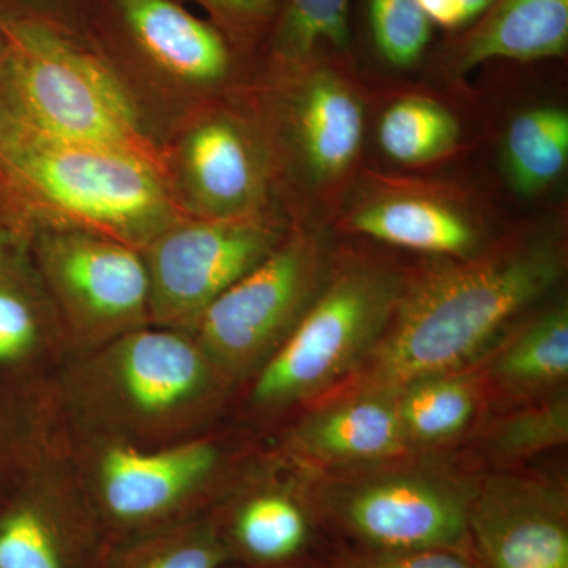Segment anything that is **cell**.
Masks as SVG:
<instances>
[{
  "instance_id": "6da1fadb",
  "label": "cell",
  "mask_w": 568,
  "mask_h": 568,
  "mask_svg": "<svg viewBox=\"0 0 568 568\" xmlns=\"http://www.w3.org/2000/svg\"><path fill=\"white\" fill-rule=\"evenodd\" d=\"M564 268L562 239L532 234L406 276L358 390L395 394L414 381L462 373L559 283Z\"/></svg>"
},
{
  "instance_id": "7a4b0ae2",
  "label": "cell",
  "mask_w": 568,
  "mask_h": 568,
  "mask_svg": "<svg viewBox=\"0 0 568 568\" xmlns=\"http://www.w3.org/2000/svg\"><path fill=\"white\" fill-rule=\"evenodd\" d=\"M0 201L54 227L110 235L140 250L183 219L159 168L133 153L44 132L3 93Z\"/></svg>"
},
{
  "instance_id": "3957f363",
  "label": "cell",
  "mask_w": 568,
  "mask_h": 568,
  "mask_svg": "<svg viewBox=\"0 0 568 568\" xmlns=\"http://www.w3.org/2000/svg\"><path fill=\"white\" fill-rule=\"evenodd\" d=\"M6 99L44 132L133 153L168 174L114 63L88 40L0 17Z\"/></svg>"
},
{
  "instance_id": "277c9868",
  "label": "cell",
  "mask_w": 568,
  "mask_h": 568,
  "mask_svg": "<svg viewBox=\"0 0 568 568\" xmlns=\"http://www.w3.org/2000/svg\"><path fill=\"white\" fill-rule=\"evenodd\" d=\"M405 280L398 268L372 261L332 267L286 342L256 373L253 405L282 409L361 369L386 334Z\"/></svg>"
},
{
  "instance_id": "5b68a950",
  "label": "cell",
  "mask_w": 568,
  "mask_h": 568,
  "mask_svg": "<svg viewBox=\"0 0 568 568\" xmlns=\"http://www.w3.org/2000/svg\"><path fill=\"white\" fill-rule=\"evenodd\" d=\"M323 234L295 231L224 291L193 324V338L223 379L256 375L286 342L331 274Z\"/></svg>"
},
{
  "instance_id": "8992f818",
  "label": "cell",
  "mask_w": 568,
  "mask_h": 568,
  "mask_svg": "<svg viewBox=\"0 0 568 568\" xmlns=\"http://www.w3.org/2000/svg\"><path fill=\"white\" fill-rule=\"evenodd\" d=\"M283 241L280 227L263 213L183 216L141 250L151 283V320L162 327L192 328L213 301Z\"/></svg>"
},
{
  "instance_id": "52a82bcc",
  "label": "cell",
  "mask_w": 568,
  "mask_h": 568,
  "mask_svg": "<svg viewBox=\"0 0 568 568\" xmlns=\"http://www.w3.org/2000/svg\"><path fill=\"white\" fill-rule=\"evenodd\" d=\"M474 489L433 474H386L328 489L321 510L358 545V555L450 549L474 556L467 528Z\"/></svg>"
},
{
  "instance_id": "ba28073f",
  "label": "cell",
  "mask_w": 568,
  "mask_h": 568,
  "mask_svg": "<svg viewBox=\"0 0 568 568\" xmlns=\"http://www.w3.org/2000/svg\"><path fill=\"white\" fill-rule=\"evenodd\" d=\"M37 261L80 338L110 343L151 320L148 265L136 246L91 231L54 227L40 234Z\"/></svg>"
},
{
  "instance_id": "9c48e42d",
  "label": "cell",
  "mask_w": 568,
  "mask_h": 568,
  "mask_svg": "<svg viewBox=\"0 0 568 568\" xmlns=\"http://www.w3.org/2000/svg\"><path fill=\"white\" fill-rule=\"evenodd\" d=\"M222 379L192 335L145 325L108 343L89 373L102 406L140 426L192 417L215 398Z\"/></svg>"
},
{
  "instance_id": "30bf717a",
  "label": "cell",
  "mask_w": 568,
  "mask_h": 568,
  "mask_svg": "<svg viewBox=\"0 0 568 568\" xmlns=\"http://www.w3.org/2000/svg\"><path fill=\"white\" fill-rule=\"evenodd\" d=\"M85 39L102 54L121 52L181 84H220L242 54L179 0H97Z\"/></svg>"
},
{
  "instance_id": "8fae6325",
  "label": "cell",
  "mask_w": 568,
  "mask_h": 568,
  "mask_svg": "<svg viewBox=\"0 0 568 568\" xmlns=\"http://www.w3.org/2000/svg\"><path fill=\"white\" fill-rule=\"evenodd\" d=\"M467 528L480 568H568L567 493L558 485L488 478L474 489Z\"/></svg>"
},
{
  "instance_id": "7c38bea8",
  "label": "cell",
  "mask_w": 568,
  "mask_h": 568,
  "mask_svg": "<svg viewBox=\"0 0 568 568\" xmlns=\"http://www.w3.org/2000/svg\"><path fill=\"white\" fill-rule=\"evenodd\" d=\"M339 59L321 52L290 74L294 91L287 103L291 141L306 181L325 189L343 181L361 155L365 108Z\"/></svg>"
},
{
  "instance_id": "4fadbf2b",
  "label": "cell",
  "mask_w": 568,
  "mask_h": 568,
  "mask_svg": "<svg viewBox=\"0 0 568 568\" xmlns=\"http://www.w3.org/2000/svg\"><path fill=\"white\" fill-rule=\"evenodd\" d=\"M181 170L197 216L237 219L263 213L267 153L241 119L211 114L194 123L183 136Z\"/></svg>"
},
{
  "instance_id": "5bb4252c",
  "label": "cell",
  "mask_w": 568,
  "mask_h": 568,
  "mask_svg": "<svg viewBox=\"0 0 568 568\" xmlns=\"http://www.w3.org/2000/svg\"><path fill=\"white\" fill-rule=\"evenodd\" d=\"M219 462V448L209 440L156 450L115 444L99 459L100 497L112 517L148 521L173 510L203 487Z\"/></svg>"
},
{
  "instance_id": "9a60e30c",
  "label": "cell",
  "mask_w": 568,
  "mask_h": 568,
  "mask_svg": "<svg viewBox=\"0 0 568 568\" xmlns=\"http://www.w3.org/2000/svg\"><path fill=\"white\" fill-rule=\"evenodd\" d=\"M297 457L317 465L386 462L410 450L395 394L357 390L308 414L290 439Z\"/></svg>"
},
{
  "instance_id": "2e32d148",
  "label": "cell",
  "mask_w": 568,
  "mask_h": 568,
  "mask_svg": "<svg viewBox=\"0 0 568 568\" xmlns=\"http://www.w3.org/2000/svg\"><path fill=\"white\" fill-rule=\"evenodd\" d=\"M568 0H495L444 48L457 77L495 61L529 63L566 58Z\"/></svg>"
},
{
  "instance_id": "e0dca14e",
  "label": "cell",
  "mask_w": 568,
  "mask_h": 568,
  "mask_svg": "<svg viewBox=\"0 0 568 568\" xmlns=\"http://www.w3.org/2000/svg\"><path fill=\"white\" fill-rule=\"evenodd\" d=\"M347 227L398 248L455 260L474 256L481 246L473 216L429 194L376 197L349 213Z\"/></svg>"
},
{
  "instance_id": "ac0fdd59",
  "label": "cell",
  "mask_w": 568,
  "mask_h": 568,
  "mask_svg": "<svg viewBox=\"0 0 568 568\" xmlns=\"http://www.w3.org/2000/svg\"><path fill=\"white\" fill-rule=\"evenodd\" d=\"M497 386L515 395L538 394L567 383L568 306L538 312L503 346L491 365Z\"/></svg>"
},
{
  "instance_id": "d6986e66",
  "label": "cell",
  "mask_w": 568,
  "mask_h": 568,
  "mask_svg": "<svg viewBox=\"0 0 568 568\" xmlns=\"http://www.w3.org/2000/svg\"><path fill=\"white\" fill-rule=\"evenodd\" d=\"M353 0H283L264 50L274 69H294L321 52H353Z\"/></svg>"
},
{
  "instance_id": "ffe728a7",
  "label": "cell",
  "mask_w": 568,
  "mask_h": 568,
  "mask_svg": "<svg viewBox=\"0 0 568 568\" xmlns=\"http://www.w3.org/2000/svg\"><path fill=\"white\" fill-rule=\"evenodd\" d=\"M568 163V114L558 106L523 111L504 138V166L519 194L534 196L558 181Z\"/></svg>"
},
{
  "instance_id": "44dd1931",
  "label": "cell",
  "mask_w": 568,
  "mask_h": 568,
  "mask_svg": "<svg viewBox=\"0 0 568 568\" xmlns=\"http://www.w3.org/2000/svg\"><path fill=\"white\" fill-rule=\"evenodd\" d=\"M477 390L462 373L414 381L395 392L409 447L446 444L465 433L476 416Z\"/></svg>"
},
{
  "instance_id": "7402d4cb",
  "label": "cell",
  "mask_w": 568,
  "mask_h": 568,
  "mask_svg": "<svg viewBox=\"0 0 568 568\" xmlns=\"http://www.w3.org/2000/svg\"><path fill=\"white\" fill-rule=\"evenodd\" d=\"M381 149L395 162L425 164L448 155L462 140L454 112L426 97L396 100L377 126Z\"/></svg>"
},
{
  "instance_id": "603a6c76",
  "label": "cell",
  "mask_w": 568,
  "mask_h": 568,
  "mask_svg": "<svg viewBox=\"0 0 568 568\" xmlns=\"http://www.w3.org/2000/svg\"><path fill=\"white\" fill-rule=\"evenodd\" d=\"M44 336L47 320L31 271L9 235L0 233V365L31 361Z\"/></svg>"
},
{
  "instance_id": "cb8c5ba5",
  "label": "cell",
  "mask_w": 568,
  "mask_h": 568,
  "mask_svg": "<svg viewBox=\"0 0 568 568\" xmlns=\"http://www.w3.org/2000/svg\"><path fill=\"white\" fill-rule=\"evenodd\" d=\"M234 538L257 562H286L297 558L312 538L304 507L284 493H261L246 500L234 519Z\"/></svg>"
},
{
  "instance_id": "d4e9b609",
  "label": "cell",
  "mask_w": 568,
  "mask_h": 568,
  "mask_svg": "<svg viewBox=\"0 0 568 568\" xmlns=\"http://www.w3.org/2000/svg\"><path fill=\"white\" fill-rule=\"evenodd\" d=\"M355 2V0H353ZM369 51L395 70H409L424 59L433 24L418 0H358Z\"/></svg>"
},
{
  "instance_id": "484cf974",
  "label": "cell",
  "mask_w": 568,
  "mask_h": 568,
  "mask_svg": "<svg viewBox=\"0 0 568 568\" xmlns=\"http://www.w3.org/2000/svg\"><path fill=\"white\" fill-rule=\"evenodd\" d=\"M567 440L568 398L564 392L499 422L489 436V448L497 457L518 459L564 446Z\"/></svg>"
},
{
  "instance_id": "4316f807",
  "label": "cell",
  "mask_w": 568,
  "mask_h": 568,
  "mask_svg": "<svg viewBox=\"0 0 568 568\" xmlns=\"http://www.w3.org/2000/svg\"><path fill=\"white\" fill-rule=\"evenodd\" d=\"M0 568H63L58 541L36 507L0 514Z\"/></svg>"
},
{
  "instance_id": "83f0119b",
  "label": "cell",
  "mask_w": 568,
  "mask_h": 568,
  "mask_svg": "<svg viewBox=\"0 0 568 568\" xmlns=\"http://www.w3.org/2000/svg\"><path fill=\"white\" fill-rule=\"evenodd\" d=\"M183 2V0H179ZM203 7L216 26L244 54L264 47L280 11L283 0H190Z\"/></svg>"
},
{
  "instance_id": "f1b7e54d",
  "label": "cell",
  "mask_w": 568,
  "mask_h": 568,
  "mask_svg": "<svg viewBox=\"0 0 568 568\" xmlns=\"http://www.w3.org/2000/svg\"><path fill=\"white\" fill-rule=\"evenodd\" d=\"M230 556L222 538L201 529L160 545L134 568H220Z\"/></svg>"
},
{
  "instance_id": "f546056e",
  "label": "cell",
  "mask_w": 568,
  "mask_h": 568,
  "mask_svg": "<svg viewBox=\"0 0 568 568\" xmlns=\"http://www.w3.org/2000/svg\"><path fill=\"white\" fill-rule=\"evenodd\" d=\"M97 0H0V17L43 22L85 39V26Z\"/></svg>"
},
{
  "instance_id": "4dcf8cb0",
  "label": "cell",
  "mask_w": 568,
  "mask_h": 568,
  "mask_svg": "<svg viewBox=\"0 0 568 568\" xmlns=\"http://www.w3.org/2000/svg\"><path fill=\"white\" fill-rule=\"evenodd\" d=\"M339 568H480L473 556L450 549L388 552V555H357L343 560Z\"/></svg>"
},
{
  "instance_id": "1f68e13d",
  "label": "cell",
  "mask_w": 568,
  "mask_h": 568,
  "mask_svg": "<svg viewBox=\"0 0 568 568\" xmlns=\"http://www.w3.org/2000/svg\"><path fill=\"white\" fill-rule=\"evenodd\" d=\"M495 0H418L433 26L452 33L465 31Z\"/></svg>"
},
{
  "instance_id": "d6a6232c",
  "label": "cell",
  "mask_w": 568,
  "mask_h": 568,
  "mask_svg": "<svg viewBox=\"0 0 568 568\" xmlns=\"http://www.w3.org/2000/svg\"><path fill=\"white\" fill-rule=\"evenodd\" d=\"M0 69H2V39H0Z\"/></svg>"
}]
</instances>
